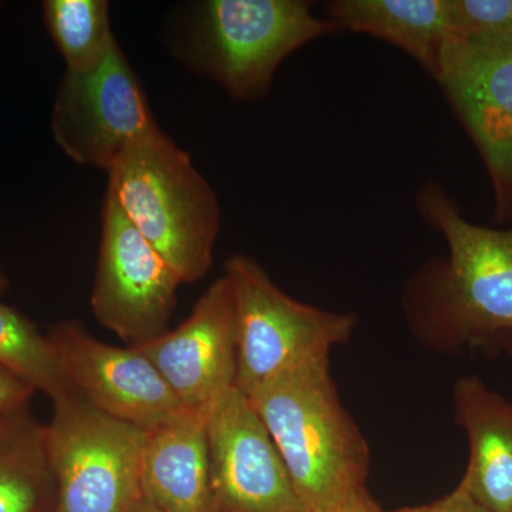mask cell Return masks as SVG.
<instances>
[{"label": "cell", "mask_w": 512, "mask_h": 512, "mask_svg": "<svg viewBox=\"0 0 512 512\" xmlns=\"http://www.w3.org/2000/svg\"><path fill=\"white\" fill-rule=\"evenodd\" d=\"M247 397L306 510L333 511L365 488L369 447L340 400L330 356L293 367Z\"/></svg>", "instance_id": "cell-1"}, {"label": "cell", "mask_w": 512, "mask_h": 512, "mask_svg": "<svg viewBox=\"0 0 512 512\" xmlns=\"http://www.w3.org/2000/svg\"><path fill=\"white\" fill-rule=\"evenodd\" d=\"M416 202L448 247L447 262L419 279L420 318L450 345L503 346L512 339V227L467 221L434 181L420 188Z\"/></svg>", "instance_id": "cell-2"}, {"label": "cell", "mask_w": 512, "mask_h": 512, "mask_svg": "<svg viewBox=\"0 0 512 512\" xmlns=\"http://www.w3.org/2000/svg\"><path fill=\"white\" fill-rule=\"evenodd\" d=\"M107 194L183 284L212 265L221 227L217 194L163 130L141 138L107 171Z\"/></svg>", "instance_id": "cell-3"}, {"label": "cell", "mask_w": 512, "mask_h": 512, "mask_svg": "<svg viewBox=\"0 0 512 512\" xmlns=\"http://www.w3.org/2000/svg\"><path fill=\"white\" fill-rule=\"evenodd\" d=\"M336 29L302 0H208L195 8L188 56L229 96L258 100L286 57Z\"/></svg>", "instance_id": "cell-4"}, {"label": "cell", "mask_w": 512, "mask_h": 512, "mask_svg": "<svg viewBox=\"0 0 512 512\" xmlns=\"http://www.w3.org/2000/svg\"><path fill=\"white\" fill-rule=\"evenodd\" d=\"M224 275L235 303V387L245 396L293 367L330 356L333 346L348 342L355 330L356 315L296 301L251 256L232 255Z\"/></svg>", "instance_id": "cell-5"}, {"label": "cell", "mask_w": 512, "mask_h": 512, "mask_svg": "<svg viewBox=\"0 0 512 512\" xmlns=\"http://www.w3.org/2000/svg\"><path fill=\"white\" fill-rule=\"evenodd\" d=\"M47 448L55 512H128L141 498L150 431L114 419L79 393L53 400Z\"/></svg>", "instance_id": "cell-6"}, {"label": "cell", "mask_w": 512, "mask_h": 512, "mask_svg": "<svg viewBox=\"0 0 512 512\" xmlns=\"http://www.w3.org/2000/svg\"><path fill=\"white\" fill-rule=\"evenodd\" d=\"M160 130L119 43L87 72L64 73L52 113L57 146L74 163L109 171L124 153Z\"/></svg>", "instance_id": "cell-7"}, {"label": "cell", "mask_w": 512, "mask_h": 512, "mask_svg": "<svg viewBox=\"0 0 512 512\" xmlns=\"http://www.w3.org/2000/svg\"><path fill=\"white\" fill-rule=\"evenodd\" d=\"M183 285L173 266L106 194L92 309L100 325L137 348L164 335Z\"/></svg>", "instance_id": "cell-8"}, {"label": "cell", "mask_w": 512, "mask_h": 512, "mask_svg": "<svg viewBox=\"0 0 512 512\" xmlns=\"http://www.w3.org/2000/svg\"><path fill=\"white\" fill-rule=\"evenodd\" d=\"M436 80L487 165L495 220L512 221V39L447 36Z\"/></svg>", "instance_id": "cell-9"}, {"label": "cell", "mask_w": 512, "mask_h": 512, "mask_svg": "<svg viewBox=\"0 0 512 512\" xmlns=\"http://www.w3.org/2000/svg\"><path fill=\"white\" fill-rule=\"evenodd\" d=\"M46 335L73 392L114 419L154 431L190 412L136 348L101 342L76 320L56 323Z\"/></svg>", "instance_id": "cell-10"}, {"label": "cell", "mask_w": 512, "mask_h": 512, "mask_svg": "<svg viewBox=\"0 0 512 512\" xmlns=\"http://www.w3.org/2000/svg\"><path fill=\"white\" fill-rule=\"evenodd\" d=\"M214 512H309L274 440L237 387L205 416Z\"/></svg>", "instance_id": "cell-11"}, {"label": "cell", "mask_w": 512, "mask_h": 512, "mask_svg": "<svg viewBox=\"0 0 512 512\" xmlns=\"http://www.w3.org/2000/svg\"><path fill=\"white\" fill-rule=\"evenodd\" d=\"M136 349L185 409L207 412L237 380L235 303L227 276L212 282L180 326Z\"/></svg>", "instance_id": "cell-12"}, {"label": "cell", "mask_w": 512, "mask_h": 512, "mask_svg": "<svg viewBox=\"0 0 512 512\" xmlns=\"http://www.w3.org/2000/svg\"><path fill=\"white\" fill-rule=\"evenodd\" d=\"M207 412L150 431L143 467L141 497L160 512H214Z\"/></svg>", "instance_id": "cell-13"}, {"label": "cell", "mask_w": 512, "mask_h": 512, "mask_svg": "<svg viewBox=\"0 0 512 512\" xmlns=\"http://www.w3.org/2000/svg\"><path fill=\"white\" fill-rule=\"evenodd\" d=\"M454 406L470 446L460 484L491 512H512V403L477 377H464L454 389Z\"/></svg>", "instance_id": "cell-14"}, {"label": "cell", "mask_w": 512, "mask_h": 512, "mask_svg": "<svg viewBox=\"0 0 512 512\" xmlns=\"http://www.w3.org/2000/svg\"><path fill=\"white\" fill-rule=\"evenodd\" d=\"M326 9L338 29L392 43L436 79L450 33L448 0H335Z\"/></svg>", "instance_id": "cell-15"}, {"label": "cell", "mask_w": 512, "mask_h": 512, "mask_svg": "<svg viewBox=\"0 0 512 512\" xmlns=\"http://www.w3.org/2000/svg\"><path fill=\"white\" fill-rule=\"evenodd\" d=\"M45 424L29 407L0 414V512H55Z\"/></svg>", "instance_id": "cell-16"}, {"label": "cell", "mask_w": 512, "mask_h": 512, "mask_svg": "<svg viewBox=\"0 0 512 512\" xmlns=\"http://www.w3.org/2000/svg\"><path fill=\"white\" fill-rule=\"evenodd\" d=\"M47 32L66 63V72L93 69L117 42L106 0H46Z\"/></svg>", "instance_id": "cell-17"}, {"label": "cell", "mask_w": 512, "mask_h": 512, "mask_svg": "<svg viewBox=\"0 0 512 512\" xmlns=\"http://www.w3.org/2000/svg\"><path fill=\"white\" fill-rule=\"evenodd\" d=\"M0 367L50 400L73 392L46 333L22 313L0 302Z\"/></svg>", "instance_id": "cell-18"}, {"label": "cell", "mask_w": 512, "mask_h": 512, "mask_svg": "<svg viewBox=\"0 0 512 512\" xmlns=\"http://www.w3.org/2000/svg\"><path fill=\"white\" fill-rule=\"evenodd\" d=\"M512 0H448V36L511 39Z\"/></svg>", "instance_id": "cell-19"}, {"label": "cell", "mask_w": 512, "mask_h": 512, "mask_svg": "<svg viewBox=\"0 0 512 512\" xmlns=\"http://www.w3.org/2000/svg\"><path fill=\"white\" fill-rule=\"evenodd\" d=\"M35 394V389L28 383L0 367V414L29 407L30 399Z\"/></svg>", "instance_id": "cell-20"}, {"label": "cell", "mask_w": 512, "mask_h": 512, "mask_svg": "<svg viewBox=\"0 0 512 512\" xmlns=\"http://www.w3.org/2000/svg\"><path fill=\"white\" fill-rule=\"evenodd\" d=\"M393 512H491L478 503L463 484H458L453 493L440 498L436 503L420 505V507L402 508Z\"/></svg>", "instance_id": "cell-21"}, {"label": "cell", "mask_w": 512, "mask_h": 512, "mask_svg": "<svg viewBox=\"0 0 512 512\" xmlns=\"http://www.w3.org/2000/svg\"><path fill=\"white\" fill-rule=\"evenodd\" d=\"M330 512H384L367 494L366 488H360L356 493L346 498L339 507Z\"/></svg>", "instance_id": "cell-22"}, {"label": "cell", "mask_w": 512, "mask_h": 512, "mask_svg": "<svg viewBox=\"0 0 512 512\" xmlns=\"http://www.w3.org/2000/svg\"><path fill=\"white\" fill-rule=\"evenodd\" d=\"M128 512H160L157 510V508H154L153 505L148 503L147 500H144L143 497L140 498V500L137 501L136 505H134L133 508H131Z\"/></svg>", "instance_id": "cell-23"}, {"label": "cell", "mask_w": 512, "mask_h": 512, "mask_svg": "<svg viewBox=\"0 0 512 512\" xmlns=\"http://www.w3.org/2000/svg\"><path fill=\"white\" fill-rule=\"evenodd\" d=\"M9 286L8 278H6L5 274H3L2 269H0V293L5 292L6 288Z\"/></svg>", "instance_id": "cell-24"}, {"label": "cell", "mask_w": 512, "mask_h": 512, "mask_svg": "<svg viewBox=\"0 0 512 512\" xmlns=\"http://www.w3.org/2000/svg\"><path fill=\"white\" fill-rule=\"evenodd\" d=\"M501 348L507 349L512 355V339L505 340Z\"/></svg>", "instance_id": "cell-25"}, {"label": "cell", "mask_w": 512, "mask_h": 512, "mask_svg": "<svg viewBox=\"0 0 512 512\" xmlns=\"http://www.w3.org/2000/svg\"><path fill=\"white\" fill-rule=\"evenodd\" d=\"M511 39H512V9H511Z\"/></svg>", "instance_id": "cell-26"}]
</instances>
